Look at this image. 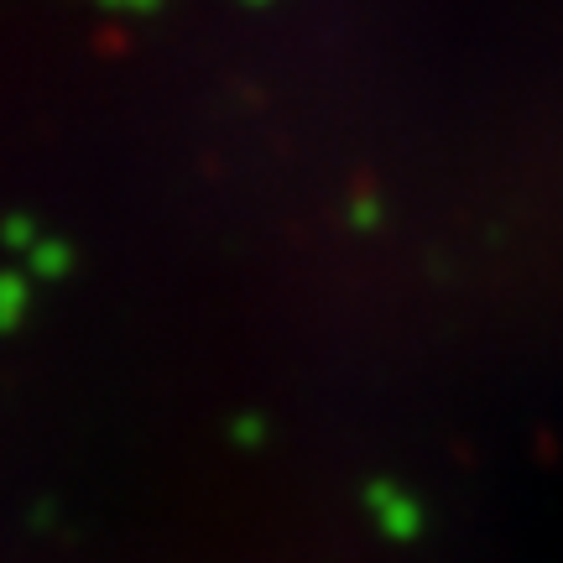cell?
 <instances>
[{
	"mask_svg": "<svg viewBox=\"0 0 563 563\" xmlns=\"http://www.w3.org/2000/svg\"><path fill=\"white\" fill-rule=\"evenodd\" d=\"M104 5H115V11H152L157 0H104Z\"/></svg>",
	"mask_w": 563,
	"mask_h": 563,
	"instance_id": "4",
	"label": "cell"
},
{
	"mask_svg": "<svg viewBox=\"0 0 563 563\" xmlns=\"http://www.w3.org/2000/svg\"><path fill=\"white\" fill-rule=\"evenodd\" d=\"M245 5H266V0H245Z\"/></svg>",
	"mask_w": 563,
	"mask_h": 563,
	"instance_id": "5",
	"label": "cell"
},
{
	"mask_svg": "<svg viewBox=\"0 0 563 563\" xmlns=\"http://www.w3.org/2000/svg\"><path fill=\"white\" fill-rule=\"evenodd\" d=\"M26 313V277H0V334H11Z\"/></svg>",
	"mask_w": 563,
	"mask_h": 563,
	"instance_id": "2",
	"label": "cell"
},
{
	"mask_svg": "<svg viewBox=\"0 0 563 563\" xmlns=\"http://www.w3.org/2000/svg\"><path fill=\"white\" fill-rule=\"evenodd\" d=\"M26 266L37 272V277H63V266H68V251L53 241H37L32 251H26Z\"/></svg>",
	"mask_w": 563,
	"mask_h": 563,
	"instance_id": "3",
	"label": "cell"
},
{
	"mask_svg": "<svg viewBox=\"0 0 563 563\" xmlns=\"http://www.w3.org/2000/svg\"><path fill=\"white\" fill-rule=\"evenodd\" d=\"M371 517H376V527H382L391 543H418L422 506L412 501L407 490H397V485H371Z\"/></svg>",
	"mask_w": 563,
	"mask_h": 563,
	"instance_id": "1",
	"label": "cell"
}]
</instances>
